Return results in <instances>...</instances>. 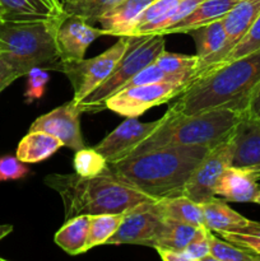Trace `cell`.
Returning a JSON list of instances; mask_svg holds the SVG:
<instances>
[{
	"label": "cell",
	"mask_w": 260,
	"mask_h": 261,
	"mask_svg": "<svg viewBox=\"0 0 260 261\" xmlns=\"http://www.w3.org/2000/svg\"><path fill=\"white\" fill-rule=\"evenodd\" d=\"M260 86V50L199 73L168 110L193 115L205 110L231 109L246 114Z\"/></svg>",
	"instance_id": "obj_1"
},
{
	"label": "cell",
	"mask_w": 260,
	"mask_h": 261,
	"mask_svg": "<svg viewBox=\"0 0 260 261\" xmlns=\"http://www.w3.org/2000/svg\"><path fill=\"white\" fill-rule=\"evenodd\" d=\"M211 148L165 147L109 163L125 182L154 199L183 195L191 173Z\"/></svg>",
	"instance_id": "obj_2"
},
{
	"label": "cell",
	"mask_w": 260,
	"mask_h": 261,
	"mask_svg": "<svg viewBox=\"0 0 260 261\" xmlns=\"http://www.w3.org/2000/svg\"><path fill=\"white\" fill-rule=\"evenodd\" d=\"M45 184L55 190L64 205L65 221L81 214L122 213L144 201L154 198L138 190L106 170L93 177H83L78 173H51Z\"/></svg>",
	"instance_id": "obj_3"
},
{
	"label": "cell",
	"mask_w": 260,
	"mask_h": 261,
	"mask_svg": "<svg viewBox=\"0 0 260 261\" xmlns=\"http://www.w3.org/2000/svg\"><path fill=\"white\" fill-rule=\"evenodd\" d=\"M244 115L231 109L205 110L193 115L176 114L167 110L160 126L143 140L129 157L165 147L213 148L228 139Z\"/></svg>",
	"instance_id": "obj_4"
},
{
	"label": "cell",
	"mask_w": 260,
	"mask_h": 261,
	"mask_svg": "<svg viewBox=\"0 0 260 261\" xmlns=\"http://www.w3.org/2000/svg\"><path fill=\"white\" fill-rule=\"evenodd\" d=\"M64 15L47 19H2L0 56L22 76L33 68L54 70L61 60L56 32Z\"/></svg>",
	"instance_id": "obj_5"
},
{
	"label": "cell",
	"mask_w": 260,
	"mask_h": 261,
	"mask_svg": "<svg viewBox=\"0 0 260 261\" xmlns=\"http://www.w3.org/2000/svg\"><path fill=\"white\" fill-rule=\"evenodd\" d=\"M132 41L126 53L117 63L115 70L109 78L97 87L91 94L78 103L82 112L96 114L105 109L106 101L143 68L152 64L158 55L166 50V41L163 35L130 36Z\"/></svg>",
	"instance_id": "obj_6"
},
{
	"label": "cell",
	"mask_w": 260,
	"mask_h": 261,
	"mask_svg": "<svg viewBox=\"0 0 260 261\" xmlns=\"http://www.w3.org/2000/svg\"><path fill=\"white\" fill-rule=\"evenodd\" d=\"M132 37L122 36L110 48L91 59L75 61H59L54 70L65 74L73 88V99L79 103L115 70L130 45Z\"/></svg>",
	"instance_id": "obj_7"
},
{
	"label": "cell",
	"mask_w": 260,
	"mask_h": 261,
	"mask_svg": "<svg viewBox=\"0 0 260 261\" xmlns=\"http://www.w3.org/2000/svg\"><path fill=\"white\" fill-rule=\"evenodd\" d=\"M186 82H155L125 88L106 101L105 109L124 117H139L149 109L171 102L183 93Z\"/></svg>",
	"instance_id": "obj_8"
},
{
	"label": "cell",
	"mask_w": 260,
	"mask_h": 261,
	"mask_svg": "<svg viewBox=\"0 0 260 261\" xmlns=\"http://www.w3.org/2000/svg\"><path fill=\"white\" fill-rule=\"evenodd\" d=\"M232 158H233V147L229 135L228 139L211 148L204 155L203 160L191 173L184 189L183 195L188 196L199 204H203L214 198L217 182L222 173L229 166H232Z\"/></svg>",
	"instance_id": "obj_9"
},
{
	"label": "cell",
	"mask_w": 260,
	"mask_h": 261,
	"mask_svg": "<svg viewBox=\"0 0 260 261\" xmlns=\"http://www.w3.org/2000/svg\"><path fill=\"white\" fill-rule=\"evenodd\" d=\"M157 200L144 201L127 209L119 229L106 245H142L152 247L165 219L158 209Z\"/></svg>",
	"instance_id": "obj_10"
},
{
	"label": "cell",
	"mask_w": 260,
	"mask_h": 261,
	"mask_svg": "<svg viewBox=\"0 0 260 261\" xmlns=\"http://www.w3.org/2000/svg\"><path fill=\"white\" fill-rule=\"evenodd\" d=\"M161 122L162 117L150 122H142L137 117H126L93 148L103 155L107 163L119 162L129 157L130 153L147 139Z\"/></svg>",
	"instance_id": "obj_11"
},
{
	"label": "cell",
	"mask_w": 260,
	"mask_h": 261,
	"mask_svg": "<svg viewBox=\"0 0 260 261\" xmlns=\"http://www.w3.org/2000/svg\"><path fill=\"white\" fill-rule=\"evenodd\" d=\"M81 109L74 99L56 107L53 111L38 116L30 130L48 133L63 142L64 147L73 150L86 148L81 129Z\"/></svg>",
	"instance_id": "obj_12"
},
{
	"label": "cell",
	"mask_w": 260,
	"mask_h": 261,
	"mask_svg": "<svg viewBox=\"0 0 260 261\" xmlns=\"http://www.w3.org/2000/svg\"><path fill=\"white\" fill-rule=\"evenodd\" d=\"M101 36H106L102 28L93 27L91 22L79 15L66 13L56 32V45L61 61L84 59L89 46Z\"/></svg>",
	"instance_id": "obj_13"
},
{
	"label": "cell",
	"mask_w": 260,
	"mask_h": 261,
	"mask_svg": "<svg viewBox=\"0 0 260 261\" xmlns=\"http://www.w3.org/2000/svg\"><path fill=\"white\" fill-rule=\"evenodd\" d=\"M232 166L251 172L260 180V119L245 114L231 134Z\"/></svg>",
	"instance_id": "obj_14"
},
{
	"label": "cell",
	"mask_w": 260,
	"mask_h": 261,
	"mask_svg": "<svg viewBox=\"0 0 260 261\" xmlns=\"http://www.w3.org/2000/svg\"><path fill=\"white\" fill-rule=\"evenodd\" d=\"M259 14L260 0H240V2L227 13L226 17L222 19L227 35L226 45H224L223 50L219 53V55L212 61L211 65H209L208 68L204 69V70L213 68V66H217L218 64H221L222 61H223V59L228 55V53L235 47V45L246 35V32L250 30L252 23L256 20ZM199 73H200V71H199ZM198 74H196V75H198ZM195 76H194V78H195ZM193 79H191V81H193Z\"/></svg>",
	"instance_id": "obj_15"
},
{
	"label": "cell",
	"mask_w": 260,
	"mask_h": 261,
	"mask_svg": "<svg viewBox=\"0 0 260 261\" xmlns=\"http://www.w3.org/2000/svg\"><path fill=\"white\" fill-rule=\"evenodd\" d=\"M260 185L257 178L244 168L229 166L216 185V196L231 203H254Z\"/></svg>",
	"instance_id": "obj_16"
},
{
	"label": "cell",
	"mask_w": 260,
	"mask_h": 261,
	"mask_svg": "<svg viewBox=\"0 0 260 261\" xmlns=\"http://www.w3.org/2000/svg\"><path fill=\"white\" fill-rule=\"evenodd\" d=\"M205 227L211 231L221 232H244L254 227H259L260 223L250 221L231 208L226 200L212 198L211 200L201 204Z\"/></svg>",
	"instance_id": "obj_17"
},
{
	"label": "cell",
	"mask_w": 260,
	"mask_h": 261,
	"mask_svg": "<svg viewBox=\"0 0 260 261\" xmlns=\"http://www.w3.org/2000/svg\"><path fill=\"white\" fill-rule=\"evenodd\" d=\"M152 2L153 0H121L99 17L97 22L101 23L106 36L122 37L127 35L138 15Z\"/></svg>",
	"instance_id": "obj_18"
},
{
	"label": "cell",
	"mask_w": 260,
	"mask_h": 261,
	"mask_svg": "<svg viewBox=\"0 0 260 261\" xmlns=\"http://www.w3.org/2000/svg\"><path fill=\"white\" fill-rule=\"evenodd\" d=\"M239 2L240 0H203L188 17L168 28L163 36L171 33H189L199 27L223 19Z\"/></svg>",
	"instance_id": "obj_19"
},
{
	"label": "cell",
	"mask_w": 260,
	"mask_h": 261,
	"mask_svg": "<svg viewBox=\"0 0 260 261\" xmlns=\"http://www.w3.org/2000/svg\"><path fill=\"white\" fill-rule=\"evenodd\" d=\"M189 35H191V37L195 41L196 55L199 58L198 70L195 73L196 75L199 71L208 68L212 61L223 50L227 41V35L222 19L190 31Z\"/></svg>",
	"instance_id": "obj_20"
},
{
	"label": "cell",
	"mask_w": 260,
	"mask_h": 261,
	"mask_svg": "<svg viewBox=\"0 0 260 261\" xmlns=\"http://www.w3.org/2000/svg\"><path fill=\"white\" fill-rule=\"evenodd\" d=\"M4 19H47L61 17L65 9L61 0H0Z\"/></svg>",
	"instance_id": "obj_21"
},
{
	"label": "cell",
	"mask_w": 260,
	"mask_h": 261,
	"mask_svg": "<svg viewBox=\"0 0 260 261\" xmlns=\"http://www.w3.org/2000/svg\"><path fill=\"white\" fill-rule=\"evenodd\" d=\"M63 142L48 133L40 130H30L18 144L15 155L24 163H40L55 154Z\"/></svg>",
	"instance_id": "obj_22"
},
{
	"label": "cell",
	"mask_w": 260,
	"mask_h": 261,
	"mask_svg": "<svg viewBox=\"0 0 260 261\" xmlns=\"http://www.w3.org/2000/svg\"><path fill=\"white\" fill-rule=\"evenodd\" d=\"M91 216L81 214L66 219L64 226L55 233L54 241L69 255H81L86 252Z\"/></svg>",
	"instance_id": "obj_23"
},
{
	"label": "cell",
	"mask_w": 260,
	"mask_h": 261,
	"mask_svg": "<svg viewBox=\"0 0 260 261\" xmlns=\"http://www.w3.org/2000/svg\"><path fill=\"white\" fill-rule=\"evenodd\" d=\"M158 209L165 219L183 222L195 227H205L201 204L185 195L171 196L157 200Z\"/></svg>",
	"instance_id": "obj_24"
},
{
	"label": "cell",
	"mask_w": 260,
	"mask_h": 261,
	"mask_svg": "<svg viewBox=\"0 0 260 261\" xmlns=\"http://www.w3.org/2000/svg\"><path fill=\"white\" fill-rule=\"evenodd\" d=\"M153 63L165 73L167 81L186 82L189 84L198 70L199 58L196 54L185 55L163 50Z\"/></svg>",
	"instance_id": "obj_25"
},
{
	"label": "cell",
	"mask_w": 260,
	"mask_h": 261,
	"mask_svg": "<svg viewBox=\"0 0 260 261\" xmlns=\"http://www.w3.org/2000/svg\"><path fill=\"white\" fill-rule=\"evenodd\" d=\"M199 227L183 222L172 221V219H163V223L155 236L153 242V249H171L184 250L189 242L195 236Z\"/></svg>",
	"instance_id": "obj_26"
},
{
	"label": "cell",
	"mask_w": 260,
	"mask_h": 261,
	"mask_svg": "<svg viewBox=\"0 0 260 261\" xmlns=\"http://www.w3.org/2000/svg\"><path fill=\"white\" fill-rule=\"evenodd\" d=\"M125 212L122 213H105L91 216L89 222L88 239L86 244V252L93 247L106 245L107 241L116 233L124 219Z\"/></svg>",
	"instance_id": "obj_27"
},
{
	"label": "cell",
	"mask_w": 260,
	"mask_h": 261,
	"mask_svg": "<svg viewBox=\"0 0 260 261\" xmlns=\"http://www.w3.org/2000/svg\"><path fill=\"white\" fill-rule=\"evenodd\" d=\"M209 261H260L259 255L209 233Z\"/></svg>",
	"instance_id": "obj_28"
},
{
	"label": "cell",
	"mask_w": 260,
	"mask_h": 261,
	"mask_svg": "<svg viewBox=\"0 0 260 261\" xmlns=\"http://www.w3.org/2000/svg\"><path fill=\"white\" fill-rule=\"evenodd\" d=\"M203 0H181L176 7H173L170 12L167 13L166 17L158 20L157 23L148 27L143 28L135 36H145V35H163L168 28L175 25L184 18L188 17L196 7H198Z\"/></svg>",
	"instance_id": "obj_29"
},
{
	"label": "cell",
	"mask_w": 260,
	"mask_h": 261,
	"mask_svg": "<svg viewBox=\"0 0 260 261\" xmlns=\"http://www.w3.org/2000/svg\"><path fill=\"white\" fill-rule=\"evenodd\" d=\"M73 166L75 173L83 177H93L99 175L109 166L103 155L94 148H83L74 154Z\"/></svg>",
	"instance_id": "obj_30"
},
{
	"label": "cell",
	"mask_w": 260,
	"mask_h": 261,
	"mask_svg": "<svg viewBox=\"0 0 260 261\" xmlns=\"http://www.w3.org/2000/svg\"><path fill=\"white\" fill-rule=\"evenodd\" d=\"M181 0H153L139 15H138L137 20H135L134 25L132 30L127 32L126 36H135L140 30L152 25L157 23L158 20L162 19L163 17L167 15V13L172 9L173 7L180 3Z\"/></svg>",
	"instance_id": "obj_31"
},
{
	"label": "cell",
	"mask_w": 260,
	"mask_h": 261,
	"mask_svg": "<svg viewBox=\"0 0 260 261\" xmlns=\"http://www.w3.org/2000/svg\"><path fill=\"white\" fill-rule=\"evenodd\" d=\"M257 50H260V14L259 17L256 18V20L252 23V25L250 27V30L247 31L246 35H245L244 37H242L241 40L235 45V47L229 51L228 55H227L226 58L223 59V61H222L221 64H218V65H222V64L224 63H228V61L235 60V59L242 58V56L245 55H249V54L254 53V51H257Z\"/></svg>",
	"instance_id": "obj_32"
},
{
	"label": "cell",
	"mask_w": 260,
	"mask_h": 261,
	"mask_svg": "<svg viewBox=\"0 0 260 261\" xmlns=\"http://www.w3.org/2000/svg\"><path fill=\"white\" fill-rule=\"evenodd\" d=\"M120 2L121 0H86L69 13L79 15L88 22H97L99 17H102L105 13L109 12Z\"/></svg>",
	"instance_id": "obj_33"
},
{
	"label": "cell",
	"mask_w": 260,
	"mask_h": 261,
	"mask_svg": "<svg viewBox=\"0 0 260 261\" xmlns=\"http://www.w3.org/2000/svg\"><path fill=\"white\" fill-rule=\"evenodd\" d=\"M27 89L24 92L25 101L28 103L42 98L45 94L46 86L50 81L47 70L43 68H33L27 73Z\"/></svg>",
	"instance_id": "obj_34"
},
{
	"label": "cell",
	"mask_w": 260,
	"mask_h": 261,
	"mask_svg": "<svg viewBox=\"0 0 260 261\" xmlns=\"http://www.w3.org/2000/svg\"><path fill=\"white\" fill-rule=\"evenodd\" d=\"M209 233H211V229H208L206 227H199L195 236L189 242L188 246L184 249L189 256V260L209 261V251H211Z\"/></svg>",
	"instance_id": "obj_35"
},
{
	"label": "cell",
	"mask_w": 260,
	"mask_h": 261,
	"mask_svg": "<svg viewBox=\"0 0 260 261\" xmlns=\"http://www.w3.org/2000/svg\"><path fill=\"white\" fill-rule=\"evenodd\" d=\"M222 239L260 256V226L244 232H221Z\"/></svg>",
	"instance_id": "obj_36"
},
{
	"label": "cell",
	"mask_w": 260,
	"mask_h": 261,
	"mask_svg": "<svg viewBox=\"0 0 260 261\" xmlns=\"http://www.w3.org/2000/svg\"><path fill=\"white\" fill-rule=\"evenodd\" d=\"M30 173V168L17 155L0 157V182L22 180Z\"/></svg>",
	"instance_id": "obj_37"
},
{
	"label": "cell",
	"mask_w": 260,
	"mask_h": 261,
	"mask_svg": "<svg viewBox=\"0 0 260 261\" xmlns=\"http://www.w3.org/2000/svg\"><path fill=\"white\" fill-rule=\"evenodd\" d=\"M18 78H22L19 71L15 70L10 64H8L4 59L0 56V93L8 88V86L17 81Z\"/></svg>",
	"instance_id": "obj_38"
},
{
	"label": "cell",
	"mask_w": 260,
	"mask_h": 261,
	"mask_svg": "<svg viewBox=\"0 0 260 261\" xmlns=\"http://www.w3.org/2000/svg\"><path fill=\"white\" fill-rule=\"evenodd\" d=\"M163 261H190L186 255L185 250H171V249H154Z\"/></svg>",
	"instance_id": "obj_39"
},
{
	"label": "cell",
	"mask_w": 260,
	"mask_h": 261,
	"mask_svg": "<svg viewBox=\"0 0 260 261\" xmlns=\"http://www.w3.org/2000/svg\"><path fill=\"white\" fill-rule=\"evenodd\" d=\"M246 114L251 115V116L257 117L260 119V86L257 88V91L255 92L254 97H252L251 102L249 105V109H247Z\"/></svg>",
	"instance_id": "obj_40"
},
{
	"label": "cell",
	"mask_w": 260,
	"mask_h": 261,
	"mask_svg": "<svg viewBox=\"0 0 260 261\" xmlns=\"http://www.w3.org/2000/svg\"><path fill=\"white\" fill-rule=\"evenodd\" d=\"M63 2V5H64V9H65V12H71V10L74 9L75 7H78L79 4H82L83 2H86V0H61Z\"/></svg>",
	"instance_id": "obj_41"
},
{
	"label": "cell",
	"mask_w": 260,
	"mask_h": 261,
	"mask_svg": "<svg viewBox=\"0 0 260 261\" xmlns=\"http://www.w3.org/2000/svg\"><path fill=\"white\" fill-rule=\"evenodd\" d=\"M13 232L12 224H0V241ZM2 260V259H0Z\"/></svg>",
	"instance_id": "obj_42"
},
{
	"label": "cell",
	"mask_w": 260,
	"mask_h": 261,
	"mask_svg": "<svg viewBox=\"0 0 260 261\" xmlns=\"http://www.w3.org/2000/svg\"><path fill=\"white\" fill-rule=\"evenodd\" d=\"M5 14H7V13H5L4 7H3V5L0 4V20L4 19V18H5Z\"/></svg>",
	"instance_id": "obj_43"
},
{
	"label": "cell",
	"mask_w": 260,
	"mask_h": 261,
	"mask_svg": "<svg viewBox=\"0 0 260 261\" xmlns=\"http://www.w3.org/2000/svg\"><path fill=\"white\" fill-rule=\"evenodd\" d=\"M254 203L259 204V205H260V189H259V191H257L256 196H255V199H254Z\"/></svg>",
	"instance_id": "obj_44"
},
{
	"label": "cell",
	"mask_w": 260,
	"mask_h": 261,
	"mask_svg": "<svg viewBox=\"0 0 260 261\" xmlns=\"http://www.w3.org/2000/svg\"><path fill=\"white\" fill-rule=\"evenodd\" d=\"M0 51H2V43H0Z\"/></svg>",
	"instance_id": "obj_45"
}]
</instances>
